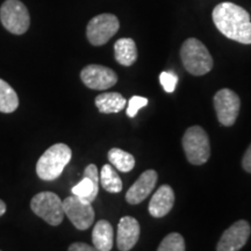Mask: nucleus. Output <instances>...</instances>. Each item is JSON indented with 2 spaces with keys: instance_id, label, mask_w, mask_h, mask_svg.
Instances as JSON below:
<instances>
[{
  "instance_id": "19",
  "label": "nucleus",
  "mask_w": 251,
  "mask_h": 251,
  "mask_svg": "<svg viewBox=\"0 0 251 251\" xmlns=\"http://www.w3.org/2000/svg\"><path fill=\"white\" fill-rule=\"evenodd\" d=\"M99 183L102 188L109 193H119L122 190V181L118 172L111 164H105L100 172Z\"/></svg>"
},
{
  "instance_id": "8",
  "label": "nucleus",
  "mask_w": 251,
  "mask_h": 251,
  "mask_svg": "<svg viewBox=\"0 0 251 251\" xmlns=\"http://www.w3.org/2000/svg\"><path fill=\"white\" fill-rule=\"evenodd\" d=\"M64 214L71 224L79 230H86L94 222V209L92 203L76 196L65 198L63 201Z\"/></svg>"
},
{
  "instance_id": "10",
  "label": "nucleus",
  "mask_w": 251,
  "mask_h": 251,
  "mask_svg": "<svg viewBox=\"0 0 251 251\" xmlns=\"http://www.w3.org/2000/svg\"><path fill=\"white\" fill-rule=\"evenodd\" d=\"M80 78L89 89L107 90L118 83V75L112 69L99 64H90L81 70Z\"/></svg>"
},
{
  "instance_id": "24",
  "label": "nucleus",
  "mask_w": 251,
  "mask_h": 251,
  "mask_svg": "<svg viewBox=\"0 0 251 251\" xmlns=\"http://www.w3.org/2000/svg\"><path fill=\"white\" fill-rule=\"evenodd\" d=\"M147 105H148V99L144 98V97H140V96L131 97L129 101H128L127 115L129 118H135L136 117L137 112Z\"/></svg>"
},
{
  "instance_id": "14",
  "label": "nucleus",
  "mask_w": 251,
  "mask_h": 251,
  "mask_svg": "<svg viewBox=\"0 0 251 251\" xmlns=\"http://www.w3.org/2000/svg\"><path fill=\"white\" fill-rule=\"evenodd\" d=\"M141 228L136 219L124 216L118 225L117 246L120 251H129L135 247L140 238Z\"/></svg>"
},
{
  "instance_id": "3",
  "label": "nucleus",
  "mask_w": 251,
  "mask_h": 251,
  "mask_svg": "<svg viewBox=\"0 0 251 251\" xmlns=\"http://www.w3.org/2000/svg\"><path fill=\"white\" fill-rule=\"evenodd\" d=\"M180 57L184 68L193 76H203L213 69V58L201 41L187 39L180 49Z\"/></svg>"
},
{
  "instance_id": "27",
  "label": "nucleus",
  "mask_w": 251,
  "mask_h": 251,
  "mask_svg": "<svg viewBox=\"0 0 251 251\" xmlns=\"http://www.w3.org/2000/svg\"><path fill=\"white\" fill-rule=\"evenodd\" d=\"M6 209H7V207H6V203L2 201V200H0V216H2L5 214Z\"/></svg>"
},
{
  "instance_id": "2",
  "label": "nucleus",
  "mask_w": 251,
  "mask_h": 251,
  "mask_svg": "<svg viewBox=\"0 0 251 251\" xmlns=\"http://www.w3.org/2000/svg\"><path fill=\"white\" fill-rule=\"evenodd\" d=\"M72 151L64 143H56L47 149L36 163V174L42 180H55L71 161Z\"/></svg>"
},
{
  "instance_id": "21",
  "label": "nucleus",
  "mask_w": 251,
  "mask_h": 251,
  "mask_svg": "<svg viewBox=\"0 0 251 251\" xmlns=\"http://www.w3.org/2000/svg\"><path fill=\"white\" fill-rule=\"evenodd\" d=\"M108 161L114 165L119 171L129 172L135 166V158L129 152L124 151L119 148H113L108 151Z\"/></svg>"
},
{
  "instance_id": "17",
  "label": "nucleus",
  "mask_w": 251,
  "mask_h": 251,
  "mask_svg": "<svg viewBox=\"0 0 251 251\" xmlns=\"http://www.w3.org/2000/svg\"><path fill=\"white\" fill-rule=\"evenodd\" d=\"M114 55L119 64L124 67L133 65L137 59V48L135 41L128 37L118 40L114 45Z\"/></svg>"
},
{
  "instance_id": "1",
  "label": "nucleus",
  "mask_w": 251,
  "mask_h": 251,
  "mask_svg": "<svg viewBox=\"0 0 251 251\" xmlns=\"http://www.w3.org/2000/svg\"><path fill=\"white\" fill-rule=\"evenodd\" d=\"M213 23L229 40L242 45H251L250 14L233 2H221L213 9Z\"/></svg>"
},
{
  "instance_id": "22",
  "label": "nucleus",
  "mask_w": 251,
  "mask_h": 251,
  "mask_svg": "<svg viewBox=\"0 0 251 251\" xmlns=\"http://www.w3.org/2000/svg\"><path fill=\"white\" fill-rule=\"evenodd\" d=\"M184 237L178 233H171L163 238L157 251H185Z\"/></svg>"
},
{
  "instance_id": "7",
  "label": "nucleus",
  "mask_w": 251,
  "mask_h": 251,
  "mask_svg": "<svg viewBox=\"0 0 251 251\" xmlns=\"http://www.w3.org/2000/svg\"><path fill=\"white\" fill-rule=\"evenodd\" d=\"M120 28L118 18L113 14H100L91 19L87 25L86 36L92 46L100 47L107 43Z\"/></svg>"
},
{
  "instance_id": "25",
  "label": "nucleus",
  "mask_w": 251,
  "mask_h": 251,
  "mask_svg": "<svg viewBox=\"0 0 251 251\" xmlns=\"http://www.w3.org/2000/svg\"><path fill=\"white\" fill-rule=\"evenodd\" d=\"M68 251H98L94 247H91L89 244L83 243V242H76L72 243L70 247H69Z\"/></svg>"
},
{
  "instance_id": "9",
  "label": "nucleus",
  "mask_w": 251,
  "mask_h": 251,
  "mask_svg": "<svg viewBox=\"0 0 251 251\" xmlns=\"http://www.w3.org/2000/svg\"><path fill=\"white\" fill-rule=\"evenodd\" d=\"M213 101H214V108L220 124L226 127L233 126L240 113V97L234 91L222 89L216 92Z\"/></svg>"
},
{
  "instance_id": "26",
  "label": "nucleus",
  "mask_w": 251,
  "mask_h": 251,
  "mask_svg": "<svg viewBox=\"0 0 251 251\" xmlns=\"http://www.w3.org/2000/svg\"><path fill=\"white\" fill-rule=\"evenodd\" d=\"M242 166L244 170L251 174V144L249 146V148L247 149L246 153H244L242 159Z\"/></svg>"
},
{
  "instance_id": "23",
  "label": "nucleus",
  "mask_w": 251,
  "mask_h": 251,
  "mask_svg": "<svg viewBox=\"0 0 251 251\" xmlns=\"http://www.w3.org/2000/svg\"><path fill=\"white\" fill-rule=\"evenodd\" d=\"M159 81L165 92L172 93L177 87L178 76L172 71H164L159 75Z\"/></svg>"
},
{
  "instance_id": "18",
  "label": "nucleus",
  "mask_w": 251,
  "mask_h": 251,
  "mask_svg": "<svg viewBox=\"0 0 251 251\" xmlns=\"http://www.w3.org/2000/svg\"><path fill=\"white\" fill-rule=\"evenodd\" d=\"M97 108L99 109L100 113L103 114H112V113H119L125 108L127 105V101L118 92H108V93H101L94 100Z\"/></svg>"
},
{
  "instance_id": "4",
  "label": "nucleus",
  "mask_w": 251,
  "mask_h": 251,
  "mask_svg": "<svg viewBox=\"0 0 251 251\" xmlns=\"http://www.w3.org/2000/svg\"><path fill=\"white\" fill-rule=\"evenodd\" d=\"M183 148L187 161L193 165H202L211 156L208 135L200 126H193L185 131Z\"/></svg>"
},
{
  "instance_id": "13",
  "label": "nucleus",
  "mask_w": 251,
  "mask_h": 251,
  "mask_svg": "<svg viewBox=\"0 0 251 251\" xmlns=\"http://www.w3.org/2000/svg\"><path fill=\"white\" fill-rule=\"evenodd\" d=\"M72 196L92 203L99 192V172L94 164H89L84 171V178L71 190Z\"/></svg>"
},
{
  "instance_id": "28",
  "label": "nucleus",
  "mask_w": 251,
  "mask_h": 251,
  "mask_svg": "<svg viewBox=\"0 0 251 251\" xmlns=\"http://www.w3.org/2000/svg\"><path fill=\"white\" fill-rule=\"evenodd\" d=\"M0 251H1V250H0Z\"/></svg>"
},
{
  "instance_id": "5",
  "label": "nucleus",
  "mask_w": 251,
  "mask_h": 251,
  "mask_svg": "<svg viewBox=\"0 0 251 251\" xmlns=\"http://www.w3.org/2000/svg\"><path fill=\"white\" fill-rule=\"evenodd\" d=\"M30 208L34 214L40 216L50 226H59L64 219L63 201L54 192H40L33 197Z\"/></svg>"
},
{
  "instance_id": "15",
  "label": "nucleus",
  "mask_w": 251,
  "mask_h": 251,
  "mask_svg": "<svg viewBox=\"0 0 251 251\" xmlns=\"http://www.w3.org/2000/svg\"><path fill=\"white\" fill-rule=\"evenodd\" d=\"M175 205V192L170 185H162L153 194L149 203V213L153 218L169 214Z\"/></svg>"
},
{
  "instance_id": "6",
  "label": "nucleus",
  "mask_w": 251,
  "mask_h": 251,
  "mask_svg": "<svg viewBox=\"0 0 251 251\" xmlns=\"http://www.w3.org/2000/svg\"><path fill=\"white\" fill-rule=\"evenodd\" d=\"M0 20L9 33L21 35L30 25L29 12L20 0H6L0 7Z\"/></svg>"
},
{
  "instance_id": "11",
  "label": "nucleus",
  "mask_w": 251,
  "mask_h": 251,
  "mask_svg": "<svg viewBox=\"0 0 251 251\" xmlns=\"http://www.w3.org/2000/svg\"><path fill=\"white\" fill-rule=\"evenodd\" d=\"M251 234V227L246 220L231 225L220 238L216 251H240L246 246Z\"/></svg>"
},
{
  "instance_id": "20",
  "label": "nucleus",
  "mask_w": 251,
  "mask_h": 251,
  "mask_svg": "<svg viewBox=\"0 0 251 251\" xmlns=\"http://www.w3.org/2000/svg\"><path fill=\"white\" fill-rule=\"evenodd\" d=\"M19 107V97L13 87L0 79V112L13 113Z\"/></svg>"
},
{
  "instance_id": "16",
  "label": "nucleus",
  "mask_w": 251,
  "mask_h": 251,
  "mask_svg": "<svg viewBox=\"0 0 251 251\" xmlns=\"http://www.w3.org/2000/svg\"><path fill=\"white\" fill-rule=\"evenodd\" d=\"M93 247L98 251H111L113 248V227L107 220H100L92 231Z\"/></svg>"
},
{
  "instance_id": "12",
  "label": "nucleus",
  "mask_w": 251,
  "mask_h": 251,
  "mask_svg": "<svg viewBox=\"0 0 251 251\" xmlns=\"http://www.w3.org/2000/svg\"><path fill=\"white\" fill-rule=\"evenodd\" d=\"M157 179H158V174L155 170L144 171L126 193L127 202L130 205H137L144 201L155 188Z\"/></svg>"
}]
</instances>
